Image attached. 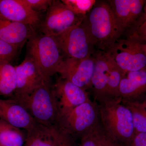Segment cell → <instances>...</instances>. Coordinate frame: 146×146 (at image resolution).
<instances>
[{
  "label": "cell",
  "instance_id": "1",
  "mask_svg": "<svg viewBox=\"0 0 146 146\" xmlns=\"http://www.w3.org/2000/svg\"><path fill=\"white\" fill-rule=\"evenodd\" d=\"M99 101L98 114L102 129L120 146H128L135 135L132 114L120 98L104 97Z\"/></svg>",
  "mask_w": 146,
  "mask_h": 146
},
{
  "label": "cell",
  "instance_id": "2",
  "mask_svg": "<svg viewBox=\"0 0 146 146\" xmlns=\"http://www.w3.org/2000/svg\"><path fill=\"white\" fill-rule=\"evenodd\" d=\"M9 98L15 100L22 105L36 122L48 127L57 122L60 112L51 79L45 80L31 94L13 95Z\"/></svg>",
  "mask_w": 146,
  "mask_h": 146
},
{
  "label": "cell",
  "instance_id": "3",
  "mask_svg": "<svg viewBox=\"0 0 146 146\" xmlns=\"http://www.w3.org/2000/svg\"><path fill=\"white\" fill-rule=\"evenodd\" d=\"M84 21L97 50L107 52L122 36L107 1H97Z\"/></svg>",
  "mask_w": 146,
  "mask_h": 146
},
{
  "label": "cell",
  "instance_id": "4",
  "mask_svg": "<svg viewBox=\"0 0 146 146\" xmlns=\"http://www.w3.org/2000/svg\"><path fill=\"white\" fill-rule=\"evenodd\" d=\"M27 47V54L34 59L45 79L58 73L64 58L53 36L36 32Z\"/></svg>",
  "mask_w": 146,
  "mask_h": 146
},
{
  "label": "cell",
  "instance_id": "5",
  "mask_svg": "<svg viewBox=\"0 0 146 146\" xmlns=\"http://www.w3.org/2000/svg\"><path fill=\"white\" fill-rule=\"evenodd\" d=\"M53 37L65 58L84 59L97 50L84 20Z\"/></svg>",
  "mask_w": 146,
  "mask_h": 146
},
{
  "label": "cell",
  "instance_id": "6",
  "mask_svg": "<svg viewBox=\"0 0 146 146\" xmlns=\"http://www.w3.org/2000/svg\"><path fill=\"white\" fill-rule=\"evenodd\" d=\"M98 109L91 101L60 113L55 125L76 139L97 125Z\"/></svg>",
  "mask_w": 146,
  "mask_h": 146
},
{
  "label": "cell",
  "instance_id": "7",
  "mask_svg": "<svg viewBox=\"0 0 146 146\" xmlns=\"http://www.w3.org/2000/svg\"><path fill=\"white\" fill-rule=\"evenodd\" d=\"M105 53L125 73L146 68V53L143 44L121 38Z\"/></svg>",
  "mask_w": 146,
  "mask_h": 146
},
{
  "label": "cell",
  "instance_id": "8",
  "mask_svg": "<svg viewBox=\"0 0 146 146\" xmlns=\"http://www.w3.org/2000/svg\"><path fill=\"white\" fill-rule=\"evenodd\" d=\"M115 17L122 36L132 33L146 19L144 7L146 0L107 1Z\"/></svg>",
  "mask_w": 146,
  "mask_h": 146
},
{
  "label": "cell",
  "instance_id": "9",
  "mask_svg": "<svg viewBox=\"0 0 146 146\" xmlns=\"http://www.w3.org/2000/svg\"><path fill=\"white\" fill-rule=\"evenodd\" d=\"M85 16L76 15L61 1L53 0L38 30L42 34L56 36L83 21Z\"/></svg>",
  "mask_w": 146,
  "mask_h": 146
},
{
  "label": "cell",
  "instance_id": "10",
  "mask_svg": "<svg viewBox=\"0 0 146 146\" xmlns=\"http://www.w3.org/2000/svg\"><path fill=\"white\" fill-rule=\"evenodd\" d=\"M95 65L94 56L82 59L65 58L58 73L61 78L86 90L91 86Z\"/></svg>",
  "mask_w": 146,
  "mask_h": 146
},
{
  "label": "cell",
  "instance_id": "11",
  "mask_svg": "<svg viewBox=\"0 0 146 146\" xmlns=\"http://www.w3.org/2000/svg\"><path fill=\"white\" fill-rule=\"evenodd\" d=\"M15 68L16 87L13 95L20 96L31 94L46 80L34 59L28 55L27 54L21 64Z\"/></svg>",
  "mask_w": 146,
  "mask_h": 146
},
{
  "label": "cell",
  "instance_id": "12",
  "mask_svg": "<svg viewBox=\"0 0 146 146\" xmlns=\"http://www.w3.org/2000/svg\"><path fill=\"white\" fill-rule=\"evenodd\" d=\"M0 16L36 30L42 21L40 13L31 9L23 0H0Z\"/></svg>",
  "mask_w": 146,
  "mask_h": 146
},
{
  "label": "cell",
  "instance_id": "13",
  "mask_svg": "<svg viewBox=\"0 0 146 146\" xmlns=\"http://www.w3.org/2000/svg\"><path fill=\"white\" fill-rule=\"evenodd\" d=\"M53 86L60 114L90 100L86 90L65 79L60 77Z\"/></svg>",
  "mask_w": 146,
  "mask_h": 146
},
{
  "label": "cell",
  "instance_id": "14",
  "mask_svg": "<svg viewBox=\"0 0 146 146\" xmlns=\"http://www.w3.org/2000/svg\"><path fill=\"white\" fill-rule=\"evenodd\" d=\"M0 119L13 126L26 131L36 122L26 110L11 98L0 99Z\"/></svg>",
  "mask_w": 146,
  "mask_h": 146
},
{
  "label": "cell",
  "instance_id": "15",
  "mask_svg": "<svg viewBox=\"0 0 146 146\" xmlns=\"http://www.w3.org/2000/svg\"><path fill=\"white\" fill-rule=\"evenodd\" d=\"M31 26L12 22L0 16V39L22 48L36 33Z\"/></svg>",
  "mask_w": 146,
  "mask_h": 146
},
{
  "label": "cell",
  "instance_id": "16",
  "mask_svg": "<svg viewBox=\"0 0 146 146\" xmlns=\"http://www.w3.org/2000/svg\"><path fill=\"white\" fill-rule=\"evenodd\" d=\"M95 65L91 81L97 98L106 97L110 71L109 58L105 52L97 50L94 55Z\"/></svg>",
  "mask_w": 146,
  "mask_h": 146
},
{
  "label": "cell",
  "instance_id": "17",
  "mask_svg": "<svg viewBox=\"0 0 146 146\" xmlns=\"http://www.w3.org/2000/svg\"><path fill=\"white\" fill-rule=\"evenodd\" d=\"M146 91V68L137 71L127 72L119 88V97L123 100L136 97Z\"/></svg>",
  "mask_w": 146,
  "mask_h": 146
},
{
  "label": "cell",
  "instance_id": "18",
  "mask_svg": "<svg viewBox=\"0 0 146 146\" xmlns=\"http://www.w3.org/2000/svg\"><path fill=\"white\" fill-rule=\"evenodd\" d=\"M27 131L24 146H57L48 127L35 122Z\"/></svg>",
  "mask_w": 146,
  "mask_h": 146
},
{
  "label": "cell",
  "instance_id": "19",
  "mask_svg": "<svg viewBox=\"0 0 146 146\" xmlns=\"http://www.w3.org/2000/svg\"><path fill=\"white\" fill-rule=\"evenodd\" d=\"M16 87L15 67L6 60H0V96H12Z\"/></svg>",
  "mask_w": 146,
  "mask_h": 146
},
{
  "label": "cell",
  "instance_id": "20",
  "mask_svg": "<svg viewBox=\"0 0 146 146\" xmlns=\"http://www.w3.org/2000/svg\"><path fill=\"white\" fill-rule=\"evenodd\" d=\"M27 134L0 119V146H24Z\"/></svg>",
  "mask_w": 146,
  "mask_h": 146
},
{
  "label": "cell",
  "instance_id": "21",
  "mask_svg": "<svg viewBox=\"0 0 146 146\" xmlns=\"http://www.w3.org/2000/svg\"><path fill=\"white\" fill-rule=\"evenodd\" d=\"M123 102L131 112L135 134L146 133V109L144 105L129 101Z\"/></svg>",
  "mask_w": 146,
  "mask_h": 146
},
{
  "label": "cell",
  "instance_id": "22",
  "mask_svg": "<svg viewBox=\"0 0 146 146\" xmlns=\"http://www.w3.org/2000/svg\"><path fill=\"white\" fill-rule=\"evenodd\" d=\"M108 57L110 64V71L105 97L119 98V88L121 80L125 73L118 67L111 58L109 56Z\"/></svg>",
  "mask_w": 146,
  "mask_h": 146
},
{
  "label": "cell",
  "instance_id": "23",
  "mask_svg": "<svg viewBox=\"0 0 146 146\" xmlns=\"http://www.w3.org/2000/svg\"><path fill=\"white\" fill-rule=\"evenodd\" d=\"M68 8L78 16H85L96 4V0H62Z\"/></svg>",
  "mask_w": 146,
  "mask_h": 146
},
{
  "label": "cell",
  "instance_id": "24",
  "mask_svg": "<svg viewBox=\"0 0 146 146\" xmlns=\"http://www.w3.org/2000/svg\"><path fill=\"white\" fill-rule=\"evenodd\" d=\"M20 48L0 39V60L10 62L16 57Z\"/></svg>",
  "mask_w": 146,
  "mask_h": 146
},
{
  "label": "cell",
  "instance_id": "25",
  "mask_svg": "<svg viewBox=\"0 0 146 146\" xmlns=\"http://www.w3.org/2000/svg\"><path fill=\"white\" fill-rule=\"evenodd\" d=\"M129 39L141 44L146 43V19L142 25L132 33L125 36Z\"/></svg>",
  "mask_w": 146,
  "mask_h": 146
},
{
  "label": "cell",
  "instance_id": "26",
  "mask_svg": "<svg viewBox=\"0 0 146 146\" xmlns=\"http://www.w3.org/2000/svg\"><path fill=\"white\" fill-rule=\"evenodd\" d=\"M23 1L33 10L40 13V11H47L53 0H23Z\"/></svg>",
  "mask_w": 146,
  "mask_h": 146
},
{
  "label": "cell",
  "instance_id": "27",
  "mask_svg": "<svg viewBox=\"0 0 146 146\" xmlns=\"http://www.w3.org/2000/svg\"><path fill=\"white\" fill-rule=\"evenodd\" d=\"M97 126L94 127L81 137V146H100L96 134Z\"/></svg>",
  "mask_w": 146,
  "mask_h": 146
},
{
  "label": "cell",
  "instance_id": "28",
  "mask_svg": "<svg viewBox=\"0 0 146 146\" xmlns=\"http://www.w3.org/2000/svg\"><path fill=\"white\" fill-rule=\"evenodd\" d=\"M96 134L100 146H120L108 137L98 125L96 127Z\"/></svg>",
  "mask_w": 146,
  "mask_h": 146
},
{
  "label": "cell",
  "instance_id": "29",
  "mask_svg": "<svg viewBox=\"0 0 146 146\" xmlns=\"http://www.w3.org/2000/svg\"><path fill=\"white\" fill-rule=\"evenodd\" d=\"M128 146H146V133H136Z\"/></svg>",
  "mask_w": 146,
  "mask_h": 146
},
{
  "label": "cell",
  "instance_id": "30",
  "mask_svg": "<svg viewBox=\"0 0 146 146\" xmlns=\"http://www.w3.org/2000/svg\"><path fill=\"white\" fill-rule=\"evenodd\" d=\"M144 13H145V14L146 16V1L145 3V5H144Z\"/></svg>",
  "mask_w": 146,
  "mask_h": 146
},
{
  "label": "cell",
  "instance_id": "31",
  "mask_svg": "<svg viewBox=\"0 0 146 146\" xmlns=\"http://www.w3.org/2000/svg\"><path fill=\"white\" fill-rule=\"evenodd\" d=\"M143 47L146 53V44H143Z\"/></svg>",
  "mask_w": 146,
  "mask_h": 146
},
{
  "label": "cell",
  "instance_id": "32",
  "mask_svg": "<svg viewBox=\"0 0 146 146\" xmlns=\"http://www.w3.org/2000/svg\"><path fill=\"white\" fill-rule=\"evenodd\" d=\"M144 106H145V108L146 109V104L144 105Z\"/></svg>",
  "mask_w": 146,
  "mask_h": 146
},
{
  "label": "cell",
  "instance_id": "33",
  "mask_svg": "<svg viewBox=\"0 0 146 146\" xmlns=\"http://www.w3.org/2000/svg\"></svg>",
  "mask_w": 146,
  "mask_h": 146
}]
</instances>
